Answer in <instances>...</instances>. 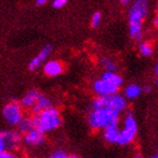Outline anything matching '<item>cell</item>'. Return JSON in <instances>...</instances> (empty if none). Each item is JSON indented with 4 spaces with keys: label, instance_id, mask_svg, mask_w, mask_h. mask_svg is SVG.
I'll use <instances>...</instances> for the list:
<instances>
[{
    "label": "cell",
    "instance_id": "6da1fadb",
    "mask_svg": "<svg viewBox=\"0 0 158 158\" xmlns=\"http://www.w3.org/2000/svg\"><path fill=\"white\" fill-rule=\"evenodd\" d=\"M149 13V0H133L130 3L128 13L129 35L135 41H140L143 36V20Z\"/></svg>",
    "mask_w": 158,
    "mask_h": 158
},
{
    "label": "cell",
    "instance_id": "7a4b0ae2",
    "mask_svg": "<svg viewBox=\"0 0 158 158\" xmlns=\"http://www.w3.org/2000/svg\"><path fill=\"white\" fill-rule=\"evenodd\" d=\"M33 122L35 129L44 133H48L59 128L62 124V118L59 111L51 106L49 109L35 113L33 115Z\"/></svg>",
    "mask_w": 158,
    "mask_h": 158
},
{
    "label": "cell",
    "instance_id": "3957f363",
    "mask_svg": "<svg viewBox=\"0 0 158 158\" xmlns=\"http://www.w3.org/2000/svg\"><path fill=\"white\" fill-rule=\"evenodd\" d=\"M121 113L107 107L93 109L88 115V124L94 130H103L114 123H118Z\"/></svg>",
    "mask_w": 158,
    "mask_h": 158
},
{
    "label": "cell",
    "instance_id": "277c9868",
    "mask_svg": "<svg viewBox=\"0 0 158 158\" xmlns=\"http://www.w3.org/2000/svg\"><path fill=\"white\" fill-rule=\"evenodd\" d=\"M93 109L97 107H107L111 110H115L118 112L122 113L128 109V98L124 95L118 93H114L111 95L97 96L92 103Z\"/></svg>",
    "mask_w": 158,
    "mask_h": 158
},
{
    "label": "cell",
    "instance_id": "5b68a950",
    "mask_svg": "<svg viewBox=\"0 0 158 158\" xmlns=\"http://www.w3.org/2000/svg\"><path fill=\"white\" fill-rule=\"evenodd\" d=\"M137 133H138L137 121H135L133 114L131 112H128L125 114L124 120H123V128L120 131L118 145L121 146V147L129 146L130 143L133 142V140L137 137Z\"/></svg>",
    "mask_w": 158,
    "mask_h": 158
},
{
    "label": "cell",
    "instance_id": "8992f818",
    "mask_svg": "<svg viewBox=\"0 0 158 158\" xmlns=\"http://www.w3.org/2000/svg\"><path fill=\"white\" fill-rule=\"evenodd\" d=\"M22 107V104L17 102H10L3 107V118L9 125H17L23 118Z\"/></svg>",
    "mask_w": 158,
    "mask_h": 158
},
{
    "label": "cell",
    "instance_id": "52a82bcc",
    "mask_svg": "<svg viewBox=\"0 0 158 158\" xmlns=\"http://www.w3.org/2000/svg\"><path fill=\"white\" fill-rule=\"evenodd\" d=\"M93 90H94V93L97 96H105V95L114 94V93H118V87L111 84V82L106 81L104 79L99 78L93 82Z\"/></svg>",
    "mask_w": 158,
    "mask_h": 158
},
{
    "label": "cell",
    "instance_id": "ba28073f",
    "mask_svg": "<svg viewBox=\"0 0 158 158\" xmlns=\"http://www.w3.org/2000/svg\"><path fill=\"white\" fill-rule=\"evenodd\" d=\"M23 141L25 145L30 146V147H40V146H42L45 142L44 132L40 131V130L34 128L33 130L24 133Z\"/></svg>",
    "mask_w": 158,
    "mask_h": 158
},
{
    "label": "cell",
    "instance_id": "9c48e42d",
    "mask_svg": "<svg viewBox=\"0 0 158 158\" xmlns=\"http://www.w3.org/2000/svg\"><path fill=\"white\" fill-rule=\"evenodd\" d=\"M51 52H52V45L48 44V45L44 46V48L37 53V56H35L33 59H32V61H31L30 64H28V69L34 71V70H36L37 68H40V67L43 64V62L49 58Z\"/></svg>",
    "mask_w": 158,
    "mask_h": 158
},
{
    "label": "cell",
    "instance_id": "30bf717a",
    "mask_svg": "<svg viewBox=\"0 0 158 158\" xmlns=\"http://www.w3.org/2000/svg\"><path fill=\"white\" fill-rule=\"evenodd\" d=\"M1 135L5 139V142H6L7 149L8 150H13V149H16L18 146H19L20 141L23 140V138L20 137V132H15V131H0Z\"/></svg>",
    "mask_w": 158,
    "mask_h": 158
},
{
    "label": "cell",
    "instance_id": "8fae6325",
    "mask_svg": "<svg viewBox=\"0 0 158 158\" xmlns=\"http://www.w3.org/2000/svg\"><path fill=\"white\" fill-rule=\"evenodd\" d=\"M120 131L121 129L118 128V123L109 125L105 129H103V139L107 143H118Z\"/></svg>",
    "mask_w": 158,
    "mask_h": 158
},
{
    "label": "cell",
    "instance_id": "7c38bea8",
    "mask_svg": "<svg viewBox=\"0 0 158 158\" xmlns=\"http://www.w3.org/2000/svg\"><path fill=\"white\" fill-rule=\"evenodd\" d=\"M43 71L46 76L49 77H56L61 75L63 71V66L62 63L56 61V60H50L46 61L44 67H43Z\"/></svg>",
    "mask_w": 158,
    "mask_h": 158
},
{
    "label": "cell",
    "instance_id": "4fadbf2b",
    "mask_svg": "<svg viewBox=\"0 0 158 158\" xmlns=\"http://www.w3.org/2000/svg\"><path fill=\"white\" fill-rule=\"evenodd\" d=\"M40 93L35 89H32L30 92H27L25 95L23 96V98L20 101V104L23 107H26V109H32L35 103H36L37 98H39Z\"/></svg>",
    "mask_w": 158,
    "mask_h": 158
},
{
    "label": "cell",
    "instance_id": "5bb4252c",
    "mask_svg": "<svg viewBox=\"0 0 158 158\" xmlns=\"http://www.w3.org/2000/svg\"><path fill=\"white\" fill-rule=\"evenodd\" d=\"M142 90L141 86L137 85V84H129L124 87V90H123V95L127 97L128 99H135L138 98L139 96L141 95Z\"/></svg>",
    "mask_w": 158,
    "mask_h": 158
},
{
    "label": "cell",
    "instance_id": "9a60e30c",
    "mask_svg": "<svg viewBox=\"0 0 158 158\" xmlns=\"http://www.w3.org/2000/svg\"><path fill=\"white\" fill-rule=\"evenodd\" d=\"M101 78L104 79V80H106V81L111 82V84H113V85L118 86V88L123 85V78H122V76H120L116 71H112V70H105V71L102 73Z\"/></svg>",
    "mask_w": 158,
    "mask_h": 158
},
{
    "label": "cell",
    "instance_id": "2e32d148",
    "mask_svg": "<svg viewBox=\"0 0 158 158\" xmlns=\"http://www.w3.org/2000/svg\"><path fill=\"white\" fill-rule=\"evenodd\" d=\"M52 104H51V101H50L49 97H46L45 95H43V94H40L39 95V98H37L36 103H35V105L31 109V111L35 114V113H39L43 110H46L51 107Z\"/></svg>",
    "mask_w": 158,
    "mask_h": 158
},
{
    "label": "cell",
    "instance_id": "e0dca14e",
    "mask_svg": "<svg viewBox=\"0 0 158 158\" xmlns=\"http://www.w3.org/2000/svg\"><path fill=\"white\" fill-rule=\"evenodd\" d=\"M18 127V131L20 133H26V132L33 130L35 127H34V122H33V118H22L20 122L17 124Z\"/></svg>",
    "mask_w": 158,
    "mask_h": 158
},
{
    "label": "cell",
    "instance_id": "ac0fdd59",
    "mask_svg": "<svg viewBox=\"0 0 158 158\" xmlns=\"http://www.w3.org/2000/svg\"><path fill=\"white\" fill-rule=\"evenodd\" d=\"M138 50H139V53L142 56L147 58V56H150L152 54V52H154V46L148 41H142V42L139 43Z\"/></svg>",
    "mask_w": 158,
    "mask_h": 158
},
{
    "label": "cell",
    "instance_id": "d6986e66",
    "mask_svg": "<svg viewBox=\"0 0 158 158\" xmlns=\"http://www.w3.org/2000/svg\"><path fill=\"white\" fill-rule=\"evenodd\" d=\"M99 63H101V66L105 70L116 71V69H118L116 63L114 62L112 59H110V58H101V59H99Z\"/></svg>",
    "mask_w": 158,
    "mask_h": 158
},
{
    "label": "cell",
    "instance_id": "ffe728a7",
    "mask_svg": "<svg viewBox=\"0 0 158 158\" xmlns=\"http://www.w3.org/2000/svg\"><path fill=\"white\" fill-rule=\"evenodd\" d=\"M102 22V14L99 11H96L92 15V18H90V26L93 28H96V27L99 26V24Z\"/></svg>",
    "mask_w": 158,
    "mask_h": 158
},
{
    "label": "cell",
    "instance_id": "44dd1931",
    "mask_svg": "<svg viewBox=\"0 0 158 158\" xmlns=\"http://www.w3.org/2000/svg\"><path fill=\"white\" fill-rule=\"evenodd\" d=\"M50 157L51 158H67L68 157V154H67L64 150H62V149H56V150H54V152L50 155Z\"/></svg>",
    "mask_w": 158,
    "mask_h": 158
},
{
    "label": "cell",
    "instance_id": "7402d4cb",
    "mask_svg": "<svg viewBox=\"0 0 158 158\" xmlns=\"http://www.w3.org/2000/svg\"><path fill=\"white\" fill-rule=\"evenodd\" d=\"M68 0H53L52 1V7L56 8V9H61L66 6Z\"/></svg>",
    "mask_w": 158,
    "mask_h": 158
},
{
    "label": "cell",
    "instance_id": "603a6c76",
    "mask_svg": "<svg viewBox=\"0 0 158 158\" xmlns=\"http://www.w3.org/2000/svg\"><path fill=\"white\" fill-rule=\"evenodd\" d=\"M5 150H8V149H7L5 139H3V137L1 135V133H0V154H1L2 152H5Z\"/></svg>",
    "mask_w": 158,
    "mask_h": 158
},
{
    "label": "cell",
    "instance_id": "cb8c5ba5",
    "mask_svg": "<svg viewBox=\"0 0 158 158\" xmlns=\"http://www.w3.org/2000/svg\"><path fill=\"white\" fill-rule=\"evenodd\" d=\"M15 156H14V154L10 150H5V152H2L1 154H0V158H14Z\"/></svg>",
    "mask_w": 158,
    "mask_h": 158
},
{
    "label": "cell",
    "instance_id": "d4e9b609",
    "mask_svg": "<svg viewBox=\"0 0 158 158\" xmlns=\"http://www.w3.org/2000/svg\"><path fill=\"white\" fill-rule=\"evenodd\" d=\"M48 2V0H36V1H35V5H36V6H43V5H45V3Z\"/></svg>",
    "mask_w": 158,
    "mask_h": 158
},
{
    "label": "cell",
    "instance_id": "484cf974",
    "mask_svg": "<svg viewBox=\"0 0 158 158\" xmlns=\"http://www.w3.org/2000/svg\"><path fill=\"white\" fill-rule=\"evenodd\" d=\"M132 1H133V0H120V2H121L122 5H124V6H128V5H130Z\"/></svg>",
    "mask_w": 158,
    "mask_h": 158
},
{
    "label": "cell",
    "instance_id": "4316f807",
    "mask_svg": "<svg viewBox=\"0 0 158 158\" xmlns=\"http://www.w3.org/2000/svg\"><path fill=\"white\" fill-rule=\"evenodd\" d=\"M142 90H143V93H150L152 92V87H150V86H145V87L142 88Z\"/></svg>",
    "mask_w": 158,
    "mask_h": 158
},
{
    "label": "cell",
    "instance_id": "83f0119b",
    "mask_svg": "<svg viewBox=\"0 0 158 158\" xmlns=\"http://www.w3.org/2000/svg\"><path fill=\"white\" fill-rule=\"evenodd\" d=\"M154 26H155L156 28H158V13L155 16V18H154Z\"/></svg>",
    "mask_w": 158,
    "mask_h": 158
},
{
    "label": "cell",
    "instance_id": "f1b7e54d",
    "mask_svg": "<svg viewBox=\"0 0 158 158\" xmlns=\"http://www.w3.org/2000/svg\"><path fill=\"white\" fill-rule=\"evenodd\" d=\"M155 73H156V76L158 77V62L155 64Z\"/></svg>",
    "mask_w": 158,
    "mask_h": 158
},
{
    "label": "cell",
    "instance_id": "f546056e",
    "mask_svg": "<svg viewBox=\"0 0 158 158\" xmlns=\"http://www.w3.org/2000/svg\"><path fill=\"white\" fill-rule=\"evenodd\" d=\"M156 157H157V158H158V152H157V155H156Z\"/></svg>",
    "mask_w": 158,
    "mask_h": 158
},
{
    "label": "cell",
    "instance_id": "4dcf8cb0",
    "mask_svg": "<svg viewBox=\"0 0 158 158\" xmlns=\"http://www.w3.org/2000/svg\"><path fill=\"white\" fill-rule=\"evenodd\" d=\"M157 13H158V7H157Z\"/></svg>",
    "mask_w": 158,
    "mask_h": 158
},
{
    "label": "cell",
    "instance_id": "1f68e13d",
    "mask_svg": "<svg viewBox=\"0 0 158 158\" xmlns=\"http://www.w3.org/2000/svg\"><path fill=\"white\" fill-rule=\"evenodd\" d=\"M157 85H158V80H157Z\"/></svg>",
    "mask_w": 158,
    "mask_h": 158
}]
</instances>
